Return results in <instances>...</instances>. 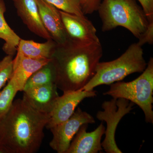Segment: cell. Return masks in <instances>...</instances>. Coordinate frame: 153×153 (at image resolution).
Listing matches in <instances>:
<instances>
[{
    "label": "cell",
    "mask_w": 153,
    "mask_h": 153,
    "mask_svg": "<svg viewBox=\"0 0 153 153\" xmlns=\"http://www.w3.org/2000/svg\"><path fill=\"white\" fill-rule=\"evenodd\" d=\"M50 114L39 112L22 99L14 100L0 119V146L8 153H35L44 137Z\"/></svg>",
    "instance_id": "6da1fadb"
},
{
    "label": "cell",
    "mask_w": 153,
    "mask_h": 153,
    "mask_svg": "<svg viewBox=\"0 0 153 153\" xmlns=\"http://www.w3.org/2000/svg\"><path fill=\"white\" fill-rule=\"evenodd\" d=\"M58 46L52 57L57 88L63 92L82 89L94 75L102 57L101 43L79 45L68 41Z\"/></svg>",
    "instance_id": "7a4b0ae2"
},
{
    "label": "cell",
    "mask_w": 153,
    "mask_h": 153,
    "mask_svg": "<svg viewBox=\"0 0 153 153\" xmlns=\"http://www.w3.org/2000/svg\"><path fill=\"white\" fill-rule=\"evenodd\" d=\"M97 11L103 32L122 27L139 39L149 25H153L149 23L142 7L135 0H102Z\"/></svg>",
    "instance_id": "3957f363"
},
{
    "label": "cell",
    "mask_w": 153,
    "mask_h": 153,
    "mask_svg": "<svg viewBox=\"0 0 153 153\" xmlns=\"http://www.w3.org/2000/svg\"><path fill=\"white\" fill-rule=\"evenodd\" d=\"M147 64L142 47L134 43L117 59L109 62H100L94 75L82 89L92 91L99 85H110L121 81L130 74L143 72Z\"/></svg>",
    "instance_id": "277c9868"
},
{
    "label": "cell",
    "mask_w": 153,
    "mask_h": 153,
    "mask_svg": "<svg viewBox=\"0 0 153 153\" xmlns=\"http://www.w3.org/2000/svg\"><path fill=\"white\" fill-rule=\"evenodd\" d=\"M142 74L130 82H118L111 84L103 95L113 98H123L139 106L144 114L147 123H153V58L151 57Z\"/></svg>",
    "instance_id": "5b68a950"
},
{
    "label": "cell",
    "mask_w": 153,
    "mask_h": 153,
    "mask_svg": "<svg viewBox=\"0 0 153 153\" xmlns=\"http://www.w3.org/2000/svg\"><path fill=\"white\" fill-rule=\"evenodd\" d=\"M134 105L133 102L123 98H113L102 103V108L103 110L99 111L96 117L99 120L106 123L105 138L101 143L102 146L105 152L122 153L116 143V131L121 120L129 113L133 108Z\"/></svg>",
    "instance_id": "8992f818"
},
{
    "label": "cell",
    "mask_w": 153,
    "mask_h": 153,
    "mask_svg": "<svg viewBox=\"0 0 153 153\" xmlns=\"http://www.w3.org/2000/svg\"><path fill=\"white\" fill-rule=\"evenodd\" d=\"M95 122L91 115L78 108L67 120L49 129L53 135L49 146L57 153H66L80 127L85 124Z\"/></svg>",
    "instance_id": "52a82bcc"
},
{
    "label": "cell",
    "mask_w": 153,
    "mask_h": 153,
    "mask_svg": "<svg viewBox=\"0 0 153 153\" xmlns=\"http://www.w3.org/2000/svg\"><path fill=\"white\" fill-rule=\"evenodd\" d=\"M68 41L79 45L100 42L94 25L85 16H79L59 10Z\"/></svg>",
    "instance_id": "ba28073f"
},
{
    "label": "cell",
    "mask_w": 153,
    "mask_h": 153,
    "mask_svg": "<svg viewBox=\"0 0 153 153\" xmlns=\"http://www.w3.org/2000/svg\"><path fill=\"white\" fill-rule=\"evenodd\" d=\"M63 92V95L57 98L52 112L49 114L50 118L46 127L49 129L71 117L78 105L83 100L97 95V91L94 90L80 89Z\"/></svg>",
    "instance_id": "9c48e42d"
},
{
    "label": "cell",
    "mask_w": 153,
    "mask_h": 153,
    "mask_svg": "<svg viewBox=\"0 0 153 153\" xmlns=\"http://www.w3.org/2000/svg\"><path fill=\"white\" fill-rule=\"evenodd\" d=\"M41 21L52 40L58 46L68 43V36L64 29L59 10L45 0H36Z\"/></svg>",
    "instance_id": "30bf717a"
},
{
    "label": "cell",
    "mask_w": 153,
    "mask_h": 153,
    "mask_svg": "<svg viewBox=\"0 0 153 153\" xmlns=\"http://www.w3.org/2000/svg\"><path fill=\"white\" fill-rule=\"evenodd\" d=\"M88 126L85 124L80 127L66 153H97L102 151L101 139L105 127L101 123L94 131L88 132Z\"/></svg>",
    "instance_id": "8fae6325"
},
{
    "label": "cell",
    "mask_w": 153,
    "mask_h": 153,
    "mask_svg": "<svg viewBox=\"0 0 153 153\" xmlns=\"http://www.w3.org/2000/svg\"><path fill=\"white\" fill-rule=\"evenodd\" d=\"M55 83L32 88L24 91L23 99L39 112L50 114L59 96Z\"/></svg>",
    "instance_id": "7c38bea8"
},
{
    "label": "cell",
    "mask_w": 153,
    "mask_h": 153,
    "mask_svg": "<svg viewBox=\"0 0 153 153\" xmlns=\"http://www.w3.org/2000/svg\"><path fill=\"white\" fill-rule=\"evenodd\" d=\"M19 17L28 29L39 37L52 39L41 21L36 0H12Z\"/></svg>",
    "instance_id": "4fadbf2b"
},
{
    "label": "cell",
    "mask_w": 153,
    "mask_h": 153,
    "mask_svg": "<svg viewBox=\"0 0 153 153\" xmlns=\"http://www.w3.org/2000/svg\"><path fill=\"white\" fill-rule=\"evenodd\" d=\"M52 60V58L32 59L17 54L13 59V68L11 78L16 82L19 91H23L27 80L33 73Z\"/></svg>",
    "instance_id": "5bb4252c"
},
{
    "label": "cell",
    "mask_w": 153,
    "mask_h": 153,
    "mask_svg": "<svg viewBox=\"0 0 153 153\" xmlns=\"http://www.w3.org/2000/svg\"><path fill=\"white\" fill-rule=\"evenodd\" d=\"M44 43L21 39L17 48V54L32 59L52 58L55 51V42L52 39Z\"/></svg>",
    "instance_id": "9a60e30c"
},
{
    "label": "cell",
    "mask_w": 153,
    "mask_h": 153,
    "mask_svg": "<svg viewBox=\"0 0 153 153\" xmlns=\"http://www.w3.org/2000/svg\"><path fill=\"white\" fill-rule=\"evenodd\" d=\"M6 10L4 0H0V38L5 43L3 47L4 52L7 55H13L17 51V48L21 38L8 25L4 14Z\"/></svg>",
    "instance_id": "2e32d148"
},
{
    "label": "cell",
    "mask_w": 153,
    "mask_h": 153,
    "mask_svg": "<svg viewBox=\"0 0 153 153\" xmlns=\"http://www.w3.org/2000/svg\"><path fill=\"white\" fill-rule=\"evenodd\" d=\"M55 79L56 71L52 60L51 62L38 69L28 78L23 91L36 86L55 83Z\"/></svg>",
    "instance_id": "e0dca14e"
},
{
    "label": "cell",
    "mask_w": 153,
    "mask_h": 153,
    "mask_svg": "<svg viewBox=\"0 0 153 153\" xmlns=\"http://www.w3.org/2000/svg\"><path fill=\"white\" fill-rule=\"evenodd\" d=\"M19 91V88L10 78L7 84L0 91V119L10 109L15 97Z\"/></svg>",
    "instance_id": "ac0fdd59"
},
{
    "label": "cell",
    "mask_w": 153,
    "mask_h": 153,
    "mask_svg": "<svg viewBox=\"0 0 153 153\" xmlns=\"http://www.w3.org/2000/svg\"><path fill=\"white\" fill-rule=\"evenodd\" d=\"M60 10L79 16H84L80 0H45Z\"/></svg>",
    "instance_id": "d6986e66"
},
{
    "label": "cell",
    "mask_w": 153,
    "mask_h": 153,
    "mask_svg": "<svg viewBox=\"0 0 153 153\" xmlns=\"http://www.w3.org/2000/svg\"><path fill=\"white\" fill-rule=\"evenodd\" d=\"M13 68V55H7L0 61V90L8 82Z\"/></svg>",
    "instance_id": "ffe728a7"
},
{
    "label": "cell",
    "mask_w": 153,
    "mask_h": 153,
    "mask_svg": "<svg viewBox=\"0 0 153 153\" xmlns=\"http://www.w3.org/2000/svg\"><path fill=\"white\" fill-rule=\"evenodd\" d=\"M102 0H80V5L84 15L93 13L97 11Z\"/></svg>",
    "instance_id": "44dd1931"
},
{
    "label": "cell",
    "mask_w": 153,
    "mask_h": 153,
    "mask_svg": "<svg viewBox=\"0 0 153 153\" xmlns=\"http://www.w3.org/2000/svg\"><path fill=\"white\" fill-rule=\"evenodd\" d=\"M150 24H153V0H138Z\"/></svg>",
    "instance_id": "7402d4cb"
},
{
    "label": "cell",
    "mask_w": 153,
    "mask_h": 153,
    "mask_svg": "<svg viewBox=\"0 0 153 153\" xmlns=\"http://www.w3.org/2000/svg\"><path fill=\"white\" fill-rule=\"evenodd\" d=\"M140 46H142L144 44H152L153 43V25H150L144 35L137 42Z\"/></svg>",
    "instance_id": "603a6c76"
},
{
    "label": "cell",
    "mask_w": 153,
    "mask_h": 153,
    "mask_svg": "<svg viewBox=\"0 0 153 153\" xmlns=\"http://www.w3.org/2000/svg\"><path fill=\"white\" fill-rule=\"evenodd\" d=\"M0 153H8L5 149L0 146Z\"/></svg>",
    "instance_id": "cb8c5ba5"
}]
</instances>
